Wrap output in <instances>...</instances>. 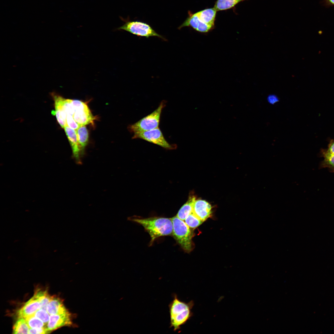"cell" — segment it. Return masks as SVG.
Masks as SVG:
<instances>
[{
    "label": "cell",
    "mask_w": 334,
    "mask_h": 334,
    "mask_svg": "<svg viewBox=\"0 0 334 334\" xmlns=\"http://www.w3.org/2000/svg\"><path fill=\"white\" fill-rule=\"evenodd\" d=\"M216 11L214 8H206L195 13L188 11V16L178 27V29L185 27H191L201 33H207L215 27Z\"/></svg>",
    "instance_id": "cell-1"
},
{
    "label": "cell",
    "mask_w": 334,
    "mask_h": 334,
    "mask_svg": "<svg viewBox=\"0 0 334 334\" xmlns=\"http://www.w3.org/2000/svg\"><path fill=\"white\" fill-rule=\"evenodd\" d=\"M173 299L169 305L170 316V328L174 331L179 330L193 315L191 311L194 302H185L180 300L176 293L172 295Z\"/></svg>",
    "instance_id": "cell-2"
},
{
    "label": "cell",
    "mask_w": 334,
    "mask_h": 334,
    "mask_svg": "<svg viewBox=\"0 0 334 334\" xmlns=\"http://www.w3.org/2000/svg\"><path fill=\"white\" fill-rule=\"evenodd\" d=\"M131 220L142 226L149 233L151 238L150 245L160 237L172 235L173 227L171 218H133Z\"/></svg>",
    "instance_id": "cell-3"
},
{
    "label": "cell",
    "mask_w": 334,
    "mask_h": 334,
    "mask_svg": "<svg viewBox=\"0 0 334 334\" xmlns=\"http://www.w3.org/2000/svg\"><path fill=\"white\" fill-rule=\"evenodd\" d=\"M166 102V101L162 100L158 107L152 113L129 125L128 129L129 131L134 134L158 127L162 111L165 106Z\"/></svg>",
    "instance_id": "cell-4"
},
{
    "label": "cell",
    "mask_w": 334,
    "mask_h": 334,
    "mask_svg": "<svg viewBox=\"0 0 334 334\" xmlns=\"http://www.w3.org/2000/svg\"><path fill=\"white\" fill-rule=\"evenodd\" d=\"M173 223L172 235L181 247L189 252L192 249V234L190 228L185 222L176 216L171 218Z\"/></svg>",
    "instance_id": "cell-5"
},
{
    "label": "cell",
    "mask_w": 334,
    "mask_h": 334,
    "mask_svg": "<svg viewBox=\"0 0 334 334\" xmlns=\"http://www.w3.org/2000/svg\"><path fill=\"white\" fill-rule=\"evenodd\" d=\"M121 18L125 23L117 28L118 30H125L138 36L147 38L151 36H157L166 41L164 37L157 33L150 25L146 23Z\"/></svg>",
    "instance_id": "cell-6"
},
{
    "label": "cell",
    "mask_w": 334,
    "mask_h": 334,
    "mask_svg": "<svg viewBox=\"0 0 334 334\" xmlns=\"http://www.w3.org/2000/svg\"><path fill=\"white\" fill-rule=\"evenodd\" d=\"M132 139H141L167 149H173L176 147L175 144H170L167 142L159 127L149 131L134 133Z\"/></svg>",
    "instance_id": "cell-7"
},
{
    "label": "cell",
    "mask_w": 334,
    "mask_h": 334,
    "mask_svg": "<svg viewBox=\"0 0 334 334\" xmlns=\"http://www.w3.org/2000/svg\"><path fill=\"white\" fill-rule=\"evenodd\" d=\"M75 112L73 117L80 126L93 123L95 118L91 113L86 103L78 100H71Z\"/></svg>",
    "instance_id": "cell-8"
},
{
    "label": "cell",
    "mask_w": 334,
    "mask_h": 334,
    "mask_svg": "<svg viewBox=\"0 0 334 334\" xmlns=\"http://www.w3.org/2000/svg\"><path fill=\"white\" fill-rule=\"evenodd\" d=\"M72 320V315L69 311L62 314L50 315L47 329L50 332L62 327L71 326L73 324Z\"/></svg>",
    "instance_id": "cell-9"
},
{
    "label": "cell",
    "mask_w": 334,
    "mask_h": 334,
    "mask_svg": "<svg viewBox=\"0 0 334 334\" xmlns=\"http://www.w3.org/2000/svg\"><path fill=\"white\" fill-rule=\"evenodd\" d=\"M71 147L73 156L77 164L81 163V157L82 155L78 141L76 131L68 126L64 128Z\"/></svg>",
    "instance_id": "cell-10"
},
{
    "label": "cell",
    "mask_w": 334,
    "mask_h": 334,
    "mask_svg": "<svg viewBox=\"0 0 334 334\" xmlns=\"http://www.w3.org/2000/svg\"><path fill=\"white\" fill-rule=\"evenodd\" d=\"M212 207L206 201L195 200L193 207V212L203 221L210 217L212 213Z\"/></svg>",
    "instance_id": "cell-11"
},
{
    "label": "cell",
    "mask_w": 334,
    "mask_h": 334,
    "mask_svg": "<svg viewBox=\"0 0 334 334\" xmlns=\"http://www.w3.org/2000/svg\"><path fill=\"white\" fill-rule=\"evenodd\" d=\"M41 308L39 301L33 296L17 312L19 317L25 318L34 315L36 312Z\"/></svg>",
    "instance_id": "cell-12"
},
{
    "label": "cell",
    "mask_w": 334,
    "mask_h": 334,
    "mask_svg": "<svg viewBox=\"0 0 334 334\" xmlns=\"http://www.w3.org/2000/svg\"><path fill=\"white\" fill-rule=\"evenodd\" d=\"M46 310L50 315L62 314L69 312L65 306L62 299L54 296H52Z\"/></svg>",
    "instance_id": "cell-13"
},
{
    "label": "cell",
    "mask_w": 334,
    "mask_h": 334,
    "mask_svg": "<svg viewBox=\"0 0 334 334\" xmlns=\"http://www.w3.org/2000/svg\"><path fill=\"white\" fill-rule=\"evenodd\" d=\"M76 131L78 141L82 155H83L84 149L88 142V131L85 126H80Z\"/></svg>",
    "instance_id": "cell-14"
},
{
    "label": "cell",
    "mask_w": 334,
    "mask_h": 334,
    "mask_svg": "<svg viewBox=\"0 0 334 334\" xmlns=\"http://www.w3.org/2000/svg\"><path fill=\"white\" fill-rule=\"evenodd\" d=\"M195 198L194 196H191L187 201L180 208L176 216L180 219L184 221L186 217L193 211V207Z\"/></svg>",
    "instance_id": "cell-15"
},
{
    "label": "cell",
    "mask_w": 334,
    "mask_h": 334,
    "mask_svg": "<svg viewBox=\"0 0 334 334\" xmlns=\"http://www.w3.org/2000/svg\"><path fill=\"white\" fill-rule=\"evenodd\" d=\"M246 0H217L214 6L216 11L226 10L233 8L239 3Z\"/></svg>",
    "instance_id": "cell-16"
},
{
    "label": "cell",
    "mask_w": 334,
    "mask_h": 334,
    "mask_svg": "<svg viewBox=\"0 0 334 334\" xmlns=\"http://www.w3.org/2000/svg\"><path fill=\"white\" fill-rule=\"evenodd\" d=\"M29 328L24 318L19 317L13 325V333L29 334Z\"/></svg>",
    "instance_id": "cell-17"
},
{
    "label": "cell",
    "mask_w": 334,
    "mask_h": 334,
    "mask_svg": "<svg viewBox=\"0 0 334 334\" xmlns=\"http://www.w3.org/2000/svg\"><path fill=\"white\" fill-rule=\"evenodd\" d=\"M33 296L40 302L41 308L46 310L47 306L52 298L47 291L37 290Z\"/></svg>",
    "instance_id": "cell-18"
},
{
    "label": "cell",
    "mask_w": 334,
    "mask_h": 334,
    "mask_svg": "<svg viewBox=\"0 0 334 334\" xmlns=\"http://www.w3.org/2000/svg\"><path fill=\"white\" fill-rule=\"evenodd\" d=\"M24 319L30 328H47L46 325L34 315L26 317Z\"/></svg>",
    "instance_id": "cell-19"
},
{
    "label": "cell",
    "mask_w": 334,
    "mask_h": 334,
    "mask_svg": "<svg viewBox=\"0 0 334 334\" xmlns=\"http://www.w3.org/2000/svg\"><path fill=\"white\" fill-rule=\"evenodd\" d=\"M185 222L187 225L192 228H195L200 225L203 222L192 212L185 219Z\"/></svg>",
    "instance_id": "cell-20"
},
{
    "label": "cell",
    "mask_w": 334,
    "mask_h": 334,
    "mask_svg": "<svg viewBox=\"0 0 334 334\" xmlns=\"http://www.w3.org/2000/svg\"><path fill=\"white\" fill-rule=\"evenodd\" d=\"M323 160L319 165L320 168H328L331 172L334 173V155L323 157Z\"/></svg>",
    "instance_id": "cell-21"
},
{
    "label": "cell",
    "mask_w": 334,
    "mask_h": 334,
    "mask_svg": "<svg viewBox=\"0 0 334 334\" xmlns=\"http://www.w3.org/2000/svg\"><path fill=\"white\" fill-rule=\"evenodd\" d=\"M49 315L46 310L41 308L36 312L34 315L47 325L49 319Z\"/></svg>",
    "instance_id": "cell-22"
},
{
    "label": "cell",
    "mask_w": 334,
    "mask_h": 334,
    "mask_svg": "<svg viewBox=\"0 0 334 334\" xmlns=\"http://www.w3.org/2000/svg\"><path fill=\"white\" fill-rule=\"evenodd\" d=\"M320 154L323 157L334 155V139L330 141L327 148L321 149Z\"/></svg>",
    "instance_id": "cell-23"
},
{
    "label": "cell",
    "mask_w": 334,
    "mask_h": 334,
    "mask_svg": "<svg viewBox=\"0 0 334 334\" xmlns=\"http://www.w3.org/2000/svg\"><path fill=\"white\" fill-rule=\"evenodd\" d=\"M66 122L67 126L75 131L80 126L75 121L73 116L71 115H67Z\"/></svg>",
    "instance_id": "cell-24"
},
{
    "label": "cell",
    "mask_w": 334,
    "mask_h": 334,
    "mask_svg": "<svg viewBox=\"0 0 334 334\" xmlns=\"http://www.w3.org/2000/svg\"><path fill=\"white\" fill-rule=\"evenodd\" d=\"M49 332L46 328H29V334H45Z\"/></svg>",
    "instance_id": "cell-25"
},
{
    "label": "cell",
    "mask_w": 334,
    "mask_h": 334,
    "mask_svg": "<svg viewBox=\"0 0 334 334\" xmlns=\"http://www.w3.org/2000/svg\"><path fill=\"white\" fill-rule=\"evenodd\" d=\"M267 100L270 104L274 105L279 101V99L276 95L272 94L269 95L268 96Z\"/></svg>",
    "instance_id": "cell-26"
},
{
    "label": "cell",
    "mask_w": 334,
    "mask_h": 334,
    "mask_svg": "<svg viewBox=\"0 0 334 334\" xmlns=\"http://www.w3.org/2000/svg\"><path fill=\"white\" fill-rule=\"evenodd\" d=\"M325 1L328 4L334 6V0H325Z\"/></svg>",
    "instance_id": "cell-27"
}]
</instances>
